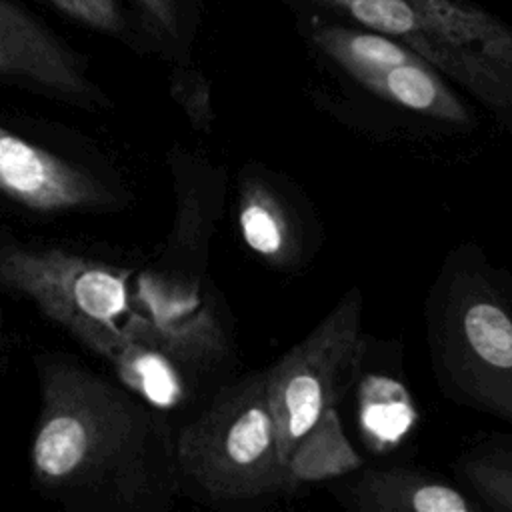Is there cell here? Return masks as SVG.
<instances>
[{
    "instance_id": "cell-1",
    "label": "cell",
    "mask_w": 512,
    "mask_h": 512,
    "mask_svg": "<svg viewBox=\"0 0 512 512\" xmlns=\"http://www.w3.org/2000/svg\"><path fill=\"white\" fill-rule=\"evenodd\" d=\"M34 364V488L76 512L164 510L178 492L176 452L156 404L74 356L40 354Z\"/></svg>"
},
{
    "instance_id": "cell-2",
    "label": "cell",
    "mask_w": 512,
    "mask_h": 512,
    "mask_svg": "<svg viewBox=\"0 0 512 512\" xmlns=\"http://www.w3.org/2000/svg\"><path fill=\"white\" fill-rule=\"evenodd\" d=\"M390 36L498 114H512V24L472 0H278Z\"/></svg>"
},
{
    "instance_id": "cell-3",
    "label": "cell",
    "mask_w": 512,
    "mask_h": 512,
    "mask_svg": "<svg viewBox=\"0 0 512 512\" xmlns=\"http://www.w3.org/2000/svg\"><path fill=\"white\" fill-rule=\"evenodd\" d=\"M132 272L58 248L0 240V288L30 298L50 320L114 370L146 330V272Z\"/></svg>"
},
{
    "instance_id": "cell-4",
    "label": "cell",
    "mask_w": 512,
    "mask_h": 512,
    "mask_svg": "<svg viewBox=\"0 0 512 512\" xmlns=\"http://www.w3.org/2000/svg\"><path fill=\"white\" fill-rule=\"evenodd\" d=\"M174 452L178 492L206 502L252 500L288 488L266 372L224 386L180 428Z\"/></svg>"
},
{
    "instance_id": "cell-5",
    "label": "cell",
    "mask_w": 512,
    "mask_h": 512,
    "mask_svg": "<svg viewBox=\"0 0 512 512\" xmlns=\"http://www.w3.org/2000/svg\"><path fill=\"white\" fill-rule=\"evenodd\" d=\"M360 314V294L350 292L302 342L266 370L268 404L284 460L350 384L360 358Z\"/></svg>"
},
{
    "instance_id": "cell-6",
    "label": "cell",
    "mask_w": 512,
    "mask_h": 512,
    "mask_svg": "<svg viewBox=\"0 0 512 512\" xmlns=\"http://www.w3.org/2000/svg\"><path fill=\"white\" fill-rule=\"evenodd\" d=\"M0 196L42 214L106 212L126 196L88 166L0 126Z\"/></svg>"
},
{
    "instance_id": "cell-7",
    "label": "cell",
    "mask_w": 512,
    "mask_h": 512,
    "mask_svg": "<svg viewBox=\"0 0 512 512\" xmlns=\"http://www.w3.org/2000/svg\"><path fill=\"white\" fill-rule=\"evenodd\" d=\"M0 76L84 108H108L76 54L18 6L0 0Z\"/></svg>"
},
{
    "instance_id": "cell-8",
    "label": "cell",
    "mask_w": 512,
    "mask_h": 512,
    "mask_svg": "<svg viewBox=\"0 0 512 512\" xmlns=\"http://www.w3.org/2000/svg\"><path fill=\"white\" fill-rule=\"evenodd\" d=\"M354 82L390 104L434 120L452 124L470 120L464 104L450 90L442 74L414 50Z\"/></svg>"
},
{
    "instance_id": "cell-9",
    "label": "cell",
    "mask_w": 512,
    "mask_h": 512,
    "mask_svg": "<svg viewBox=\"0 0 512 512\" xmlns=\"http://www.w3.org/2000/svg\"><path fill=\"white\" fill-rule=\"evenodd\" d=\"M360 510L376 512H468L462 492L408 470H370L348 492Z\"/></svg>"
},
{
    "instance_id": "cell-10",
    "label": "cell",
    "mask_w": 512,
    "mask_h": 512,
    "mask_svg": "<svg viewBox=\"0 0 512 512\" xmlns=\"http://www.w3.org/2000/svg\"><path fill=\"white\" fill-rule=\"evenodd\" d=\"M358 464L360 458L344 436L334 408L324 412L286 456L290 486L296 480L336 476L354 470Z\"/></svg>"
},
{
    "instance_id": "cell-11",
    "label": "cell",
    "mask_w": 512,
    "mask_h": 512,
    "mask_svg": "<svg viewBox=\"0 0 512 512\" xmlns=\"http://www.w3.org/2000/svg\"><path fill=\"white\" fill-rule=\"evenodd\" d=\"M240 230L254 252L270 258L284 254L288 226L276 198L266 190L250 188L242 194Z\"/></svg>"
},
{
    "instance_id": "cell-12",
    "label": "cell",
    "mask_w": 512,
    "mask_h": 512,
    "mask_svg": "<svg viewBox=\"0 0 512 512\" xmlns=\"http://www.w3.org/2000/svg\"><path fill=\"white\" fill-rule=\"evenodd\" d=\"M464 334L474 354L494 366L512 368V322L492 302H476L464 314Z\"/></svg>"
},
{
    "instance_id": "cell-13",
    "label": "cell",
    "mask_w": 512,
    "mask_h": 512,
    "mask_svg": "<svg viewBox=\"0 0 512 512\" xmlns=\"http://www.w3.org/2000/svg\"><path fill=\"white\" fill-rule=\"evenodd\" d=\"M466 474L474 488L496 508L512 510V468L494 460H472Z\"/></svg>"
},
{
    "instance_id": "cell-14",
    "label": "cell",
    "mask_w": 512,
    "mask_h": 512,
    "mask_svg": "<svg viewBox=\"0 0 512 512\" xmlns=\"http://www.w3.org/2000/svg\"><path fill=\"white\" fill-rule=\"evenodd\" d=\"M48 2H52L58 10H62L70 18L100 32L122 34L126 28L116 0H48Z\"/></svg>"
},
{
    "instance_id": "cell-15",
    "label": "cell",
    "mask_w": 512,
    "mask_h": 512,
    "mask_svg": "<svg viewBox=\"0 0 512 512\" xmlns=\"http://www.w3.org/2000/svg\"><path fill=\"white\" fill-rule=\"evenodd\" d=\"M172 94L184 106L196 126L206 128L210 124V92L206 80L198 72L178 70L172 78Z\"/></svg>"
},
{
    "instance_id": "cell-16",
    "label": "cell",
    "mask_w": 512,
    "mask_h": 512,
    "mask_svg": "<svg viewBox=\"0 0 512 512\" xmlns=\"http://www.w3.org/2000/svg\"><path fill=\"white\" fill-rule=\"evenodd\" d=\"M148 30L162 42L178 44L182 40L178 0H138Z\"/></svg>"
}]
</instances>
